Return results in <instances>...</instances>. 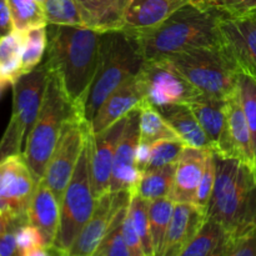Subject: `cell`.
<instances>
[{
	"instance_id": "8",
	"label": "cell",
	"mask_w": 256,
	"mask_h": 256,
	"mask_svg": "<svg viewBox=\"0 0 256 256\" xmlns=\"http://www.w3.org/2000/svg\"><path fill=\"white\" fill-rule=\"evenodd\" d=\"M92 136L90 132L60 202V225L52 249L55 254L69 255L78 235L94 212L96 200L92 195L90 178Z\"/></svg>"
},
{
	"instance_id": "20",
	"label": "cell",
	"mask_w": 256,
	"mask_h": 256,
	"mask_svg": "<svg viewBox=\"0 0 256 256\" xmlns=\"http://www.w3.org/2000/svg\"><path fill=\"white\" fill-rule=\"evenodd\" d=\"M190 0H122V29H150L164 22Z\"/></svg>"
},
{
	"instance_id": "23",
	"label": "cell",
	"mask_w": 256,
	"mask_h": 256,
	"mask_svg": "<svg viewBox=\"0 0 256 256\" xmlns=\"http://www.w3.org/2000/svg\"><path fill=\"white\" fill-rule=\"evenodd\" d=\"M226 114L230 136H232V144L236 150L238 159L249 165L256 172L252 132H250L249 125H248L246 118H245L238 89L226 98Z\"/></svg>"
},
{
	"instance_id": "26",
	"label": "cell",
	"mask_w": 256,
	"mask_h": 256,
	"mask_svg": "<svg viewBox=\"0 0 256 256\" xmlns=\"http://www.w3.org/2000/svg\"><path fill=\"white\" fill-rule=\"evenodd\" d=\"M24 32L12 30L0 38V79L12 85L22 75V52Z\"/></svg>"
},
{
	"instance_id": "35",
	"label": "cell",
	"mask_w": 256,
	"mask_h": 256,
	"mask_svg": "<svg viewBox=\"0 0 256 256\" xmlns=\"http://www.w3.org/2000/svg\"><path fill=\"white\" fill-rule=\"evenodd\" d=\"M238 92L252 132L256 164V78L240 70L238 75Z\"/></svg>"
},
{
	"instance_id": "33",
	"label": "cell",
	"mask_w": 256,
	"mask_h": 256,
	"mask_svg": "<svg viewBox=\"0 0 256 256\" xmlns=\"http://www.w3.org/2000/svg\"><path fill=\"white\" fill-rule=\"evenodd\" d=\"M149 204V200L144 199L136 194L132 195L128 212H129L132 224H134L138 235L140 238L144 255L154 256V246H152V234H150Z\"/></svg>"
},
{
	"instance_id": "31",
	"label": "cell",
	"mask_w": 256,
	"mask_h": 256,
	"mask_svg": "<svg viewBox=\"0 0 256 256\" xmlns=\"http://www.w3.org/2000/svg\"><path fill=\"white\" fill-rule=\"evenodd\" d=\"M14 29L26 32L36 26H46L42 5L38 0H9Z\"/></svg>"
},
{
	"instance_id": "21",
	"label": "cell",
	"mask_w": 256,
	"mask_h": 256,
	"mask_svg": "<svg viewBox=\"0 0 256 256\" xmlns=\"http://www.w3.org/2000/svg\"><path fill=\"white\" fill-rule=\"evenodd\" d=\"M28 222L39 230L45 246L52 250L60 225V204L44 180L38 182L30 200Z\"/></svg>"
},
{
	"instance_id": "45",
	"label": "cell",
	"mask_w": 256,
	"mask_h": 256,
	"mask_svg": "<svg viewBox=\"0 0 256 256\" xmlns=\"http://www.w3.org/2000/svg\"><path fill=\"white\" fill-rule=\"evenodd\" d=\"M10 226H12V222H10V219L6 216V215H4L2 212H0V235L4 234L6 230H9Z\"/></svg>"
},
{
	"instance_id": "14",
	"label": "cell",
	"mask_w": 256,
	"mask_h": 256,
	"mask_svg": "<svg viewBox=\"0 0 256 256\" xmlns=\"http://www.w3.org/2000/svg\"><path fill=\"white\" fill-rule=\"evenodd\" d=\"M224 45L242 72L256 78V12L242 16H220Z\"/></svg>"
},
{
	"instance_id": "15",
	"label": "cell",
	"mask_w": 256,
	"mask_h": 256,
	"mask_svg": "<svg viewBox=\"0 0 256 256\" xmlns=\"http://www.w3.org/2000/svg\"><path fill=\"white\" fill-rule=\"evenodd\" d=\"M129 115V114H128ZM128 115L102 132L92 134L90 150V178L95 200L110 192L112 162L128 122Z\"/></svg>"
},
{
	"instance_id": "48",
	"label": "cell",
	"mask_w": 256,
	"mask_h": 256,
	"mask_svg": "<svg viewBox=\"0 0 256 256\" xmlns=\"http://www.w3.org/2000/svg\"><path fill=\"white\" fill-rule=\"evenodd\" d=\"M38 2H40V4H42V2H45V0H38Z\"/></svg>"
},
{
	"instance_id": "19",
	"label": "cell",
	"mask_w": 256,
	"mask_h": 256,
	"mask_svg": "<svg viewBox=\"0 0 256 256\" xmlns=\"http://www.w3.org/2000/svg\"><path fill=\"white\" fill-rule=\"evenodd\" d=\"M208 215L192 202H175L162 256H182Z\"/></svg>"
},
{
	"instance_id": "42",
	"label": "cell",
	"mask_w": 256,
	"mask_h": 256,
	"mask_svg": "<svg viewBox=\"0 0 256 256\" xmlns=\"http://www.w3.org/2000/svg\"><path fill=\"white\" fill-rule=\"evenodd\" d=\"M15 229L16 228H10L4 234L0 235V256L18 255Z\"/></svg>"
},
{
	"instance_id": "41",
	"label": "cell",
	"mask_w": 256,
	"mask_h": 256,
	"mask_svg": "<svg viewBox=\"0 0 256 256\" xmlns=\"http://www.w3.org/2000/svg\"><path fill=\"white\" fill-rule=\"evenodd\" d=\"M122 234H124L125 242H126L128 248L132 252V256H145L144 252H142V242H140V238L138 235L134 224H132L129 212L126 214L124 222H122Z\"/></svg>"
},
{
	"instance_id": "18",
	"label": "cell",
	"mask_w": 256,
	"mask_h": 256,
	"mask_svg": "<svg viewBox=\"0 0 256 256\" xmlns=\"http://www.w3.org/2000/svg\"><path fill=\"white\" fill-rule=\"evenodd\" d=\"M209 152L210 150L199 149L190 145L184 148L179 162H176L174 184L168 196L170 200L174 202L194 204Z\"/></svg>"
},
{
	"instance_id": "30",
	"label": "cell",
	"mask_w": 256,
	"mask_h": 256,
	"mask_svg": "<svg viewBox=\"0 0 256 256\" xmlns=\"http://www.w3.org/2000/svg\"><path fill=\"white\" fill-rule=\"evenodd\" d=\"M129 204L130 202L122 205L115 212L106 235L95 252L94 256H132L122 234V222L129 210Z\"/></svg>"
},
{
	"instance_id": "37",
	"label": "cell",
	"mask_w": 256,
	"mask_h": 256,
	"mask_svg": "<svg viewBox=\"0 0 256 256\" xmlns=\"http://www.w3.org/2000/svg\"><path fill=\"white\" fill-rule=\"evenodd\" d=\"M18 255L20 256H46L50 249L45 246L42 235L39 230L29 222L19 225L15 229Z\"/></svg>"
},
{
	"instance_id": "39",
	"label": "cell",
	"mask_w": 256,
	"mask_h": 256,
	"mask_svg": "<svg viewBox=\"0 0 256 256\" xmlns=\"http://www.w3.org/2000/svg\"><path fill=\"white\" fill-rule=\"evenodd\" d=\"M215 184V156L214 152L210 150L208 154L206 162H205V169L202 172V178L200 180L199 188H198L196 196H195L194 205H196L205 214L208 212V205L212 199V190Z\"/></svg>"
},
{
	"instance_id": "9",
	"label": "cell",
	"mask_w": 256,
	"mask_h": 256,
	"mask_svg": "<svg viewBox=\"0 0 256 256\" xmlns=\"http://www.w3.org/2000/svg\"><path fill=\"white\" fill-rule=\"evenodd\" d=\"M90 132V122H86L79 112H75L62 125L60 136L42 178L45 184L54 192L59 204L72 180Z\"/></svg>"
},
{
	"instance_id": "13",
	"label": "cell",
	"mask_w": 256,
	"mask_h": 256,
	"mask_svg": "<svg viewBox=\"0 0 256 256\" xmlns=\"http://www.w3.org/2000/svg\"><path fill=\"white\" fill-rule=\"evenodd\" d=\"M188 105L206 134L212 152L222 158L238 159L228 124L226 99L202 92Z\"/></svg>"
},
{
	"instance_id": "25",
	"label": "cell",
	"mask_w": 256,
	"mask_h": 256,
	"mask_svg": "<svg viewBox=\"0 0 256 256\" xmlns=\"http://www.w3.org/2000/svg\"><path fill=\"white\" fill-rule=\"evenodd\" d=\"M80 14L85 26L98 32L122 29V0H92Z\"/></svg>"
},
{
	"instance_id": "2",
	"label": "cell",
	"mask_w": 256,
	"mask_h": 256,
	"mask_svg": "<svg viewBox=\"0 0 256 256\" xmlns=\"http://www.w3.org/2000/svg\"><path fill=\"white\" fill-rule=\"evenodd\" d=\"M219 22V14L189 2L156 26L129 32L136 39L145 62L160 60L194 48L224 45Z\"/></svg>"
},
{
	"instance_id": "4",
	"label": "cell",
	"mask_w": 256,
	"mask_h": 256,
	"mask_svg": "<svg viewBox=\"0 0 256 256\" xmlns=\"http://www.w3.org/2000/svg\"><path fill=\"white\" fill-rule=\"evenodd\" d=\"M144 62L142 50L132 32L124 29L100 32L99 62L82 108L84 119L92 122L105 99L122 82L138 75Z\"/></svg>"
},
{
	"instance_id": "36",
	"label": "cell",
	"mask_w": 256,
	"mask_h": 256,
	"mask_svg": "<svg viewBox=\"0 0 256 256\" xmlns=\"http://www.w3.org/2000/svg\"><path fill=\"white\" fill-rule=\"evenodd\" d=\"M186 142L182 139H162L150 144V159L145 172L176 164Z\"/></svg>"
},
{
	"instance_id": "22",
	"label": "cell",
	"mask_w": 256,
	"mask_h": 256,
	"mask_svg": "<svg viewBox=\"0 0 256 256\" xmlns=\"http://www.w3.org/2000/svg\"><path fill=\"white\" fill-rule=\"evenodd\" d=\"M175 130L179 138L190 146L212 150V144L196 116L188 104H166L155 106Z\"/></svg>"
},
{
	"instance_id": "3",
	"label": "cell",
	"mask_w": 256,
	"mask_h": 256,
	"mask_svg": "<svg viewBox=\"0 0 256 256\" xmlns=\"http://www.w3.org/2000/svg\"><path fill=\"white\" fill-rule=\"evenodd\" d=\"M214 156L215 184L206 215L234 239L256 228V172L236 158Z\"/></svg>"
},
{
	"instance_id": "17",
	"label": "cell",
	"mask_w": 256,
	"mask_h": 256,
	"mask_svg": "<svg viewBox=\"0 0 256 256\" xmlns=\"http://www.w3.org/2000/svg\"><path fill=\"white\" fill-rule=\"evenodd\" d=\"M144 104H146L144 92L135 75L134 78H130L122 82L105 99L90 122L92 132L96 134L102 132Z\"/></svg>"
},
{
	"instance_id": "47",
	"label": "cell",
	"mask_w": 256,
	"mask_h": 256,
	"mask_svg": "<svg viewBox=\"0 0 256 256\" xmlns=\"http://www.w3.org/2000/svg\"><path fill=\"white\" fill-rule=\"evenodd\" d=\"M8 82H4V80H2L0 79V96H2V92H4L5 89H6V86H8Z\"/></svg>"
},
{
	"instance_id": "10",
	"label": "cell",
	"mask_w": 256,
	"mask_h": 256,
	"mask_svg": "<svg viewBox=\"0 0 256 256\" xmlns=\"http://www.w3.org/2000/svg\"><path fill=\"white\" fill-rule=\"evenodd\" d=\"M145 100L154 106L189 104L202 92L162 60H146L138 72Z\"/></svg>"
},
{
	"instance_id": "34",
	"label": "cell",
	"mask_w": 256,
	"mask_h": 256,
	"mask_svg": "<svg viewBox=\"0 0 256 256\" xmlns=\"http://www.w3.org/2000/svg\"><path fill=\"white\" fill-rule=\"evenodd\" d=\"M42 9L49 25L85 26L76 0H45Z\"/></svg>"
},
{
	"instance_id": "1",
	"label": "cell",
	"mask_w": 256,
	"mask_h": 256,
	"mask_svg": "<svg viewBox=\"0 0 256 256\" xmlns=\"http://www.w3.org/2000/svg\"><path fill=\"white\" fill-rule=\"evenodd\" d=\"M100 32L72 25H50L49 29L45 64L80 114L96 72Z\"/></svg>"
},
{
	"instance_id": "27",
	"label": "cell",
	"mask_w": 256,
	"mask_h": 256,
	"mask_svg": "<svg viewBox=\"0 0 256 256\" xmlns=\"http://www.w3.org/2000/svg\"><path fill=\"white\" fill-rule=\"evenodd\" d=\"M175 202L169 198L152 200L149 204L150 234H152L154 255L162 256L168 229L172 222Z\"/></svg>"
},
{
	"instance_id": "44",
	"label": "cell",
	"mask_w": 256,
	"mask_h": 256,
	"mask_svg": "<svg viewBox=\"0 0 256 256\" xmlns=\"http://www.w3.org/2000/svg\"><path fill=\"white\" fill-rule=\"evenodd\" d=\"M150 159V144L140 142L136 149V166L139 172H144Z\"/></svg>"
},
{
	"instance_id": "24",
	"label": "cell",
	"mask_w": 256,
	"mask_h": 256,
	"mask_svg": "<svg viewBox=\"0 0 256 256\" xmlns=\"http://www.w3.org/2000/svg\"><path fill=\"white\" fill-rule=\"evenodd\" d=\"M230 242L229 230L222 222L206 218L182 256H228Z\"/></svg>"
},
{
	"instance_id": "7",
	"label": "cell",
	"mask_w": 256,
	"mask_h": 256,
	"mask_svg": "<svg viewBox=\"0 0 256 256\" xmlns=\"http://www.w3.org/2000/svg\"><path fill=\"white\" fill-rule=\"evenodd\" d=\"M49 78L50 72L44 62L12 84V116L0 140V162L22 154L28 135L42 109Z\"/></svg>"
},
{
	"instance_id": "28",
	"label": "cell",
	"mask_w": 256,
	"mask_h": 256,
	"mask_svg": "<svg viewBox=\"0 0 256 256\" xmlns=\"http://www.w3.org/2000/svg\"><path fill=\"white\" fill-rule=\"evenodd\" d=\"M175 169L176 164H170L159 169L144 172L135 194L149 202L160 198H168L174 184Z\"/></svg>"
},
{
	"instance_id": "46",
	"label": "cell",
	"mask_w": 256,
	"mask_h": 256,
	"mask_svg": "<svg viewBox=\"0 0 256 256\" xmlns=\"http://www.w3.org/2000/svg\"><path fill=\"white\" fill-rule=\"evenodd\" d=\"M76 2H78V5H79V10L80 12H82V10L89 5V2H92V0H76Z\"/></svg>"
},
{
	"instance_id": "32",
	"label": "cell",
	"mask_w": 256,
	"mask_h": 256,
	"mask_svg": "<svg viewBox=\"0 0 256 256\" xmlns=\"http://www.w3.org/2000/svg\"><path fill=\"white\" fill-rule=\"evenodd\" d=\"M48 48L46 26H36L24 32V44L22 52V74L34 70L42 62Z\"/></svg>"
},
{
	"instance_id": "12",
	"label": "cell",
	"mask_w": 256,
	"mask_h": 256,
	"mask_svg": "<svg viewBox=\"0 0 256 256\" xmlns=\"http://www.w3.org/2000/svg\"><path fill=\"white\" fill-rule=\"evenodd\" d=\"M140 142V108L134 109L128 115L124 132L114 155L110 192H136L142 172L136 166V149Z\"/></svg>"
},
{
	"instance_id": "11",
	"label": "cell",
	"mask_w": 256,
	"mask_h": 256,
	"mask_svg": "<svg viewBox=\"0 0 256 256\" xmlns=\"http://www.w3.org/2000/svg\"><path fill=\"white\" fill-rule=\"evenodd\" d=\"M2 170V200L12 225L28 222V208L36 188L34 178L22 155H12L0 162Z\"/></svg>"
},
{
	"instance_id": "16",
	"label": "cell",
	"mask_w": 256,
	"mask_h": 256,
	"mask_svg": "<svg viewBox=\"0 0 256 256\" xmlns=\"http://www.w3.org/2000/svg\"><path fill=\"white\" fill-rule=\"evenodd\" d=\"M129 192H108L104 196L99 198L95 202L94 212L89 222L85 224L80 234L78 235L72 250L70 256H92L102 244V239L106 235L109 225L112 222L115 212L122 205L130 202Z\"/></svg>"
},
{
	"instance_id": "5",
	"label": "cell",
	"mask_w": 256,
	"mask_h": 256,
	"mask_svg": "<svg viewBox=\"0 0 256 256\" xmlns=\"http://www.w3.org/2000/svg\"><path fill=\"white\" fill-rule=\"evenodd\" d=\"M160 60L202 94L226 99L238 89L240 69L225 45L194 48Z\"/></svg>"
},
{
	"instance_id": "6",
	"label": "cell",
	"mask_w": 256,
	"mask_h": 256,
	"mask_svg": "<svg viewBox=\"0 0 256 256\" xmlns=\"http://www.w3.org/2000/svg\"><path fill=\"white\" fill-rule=\"evenodd\" d=\"M75 112L78 110L68 100L59 79L50 72L42 109L22 150V158L36 184L44 178L62 125Z\"/></svg>"
},
{
	"instance_id": "29",
	"label": "cell",
	"mask_w": 256,
	"mask_h": 256,
	"mask_svg": "<svg viewBox=\"0 0 256 256\" xmlns=\"http://www.w3.org/2000/svg\"><path fill=\"white\" fill-rule=\"evenodd\" d=\"M162 139H180L154 105L146 104L140 108V142L152 144Z\"/></svg>"
},
{
	"instance_id": "43",
	"label": "cell",
	"mask_w": 256,
	"mask_h": 256,
	"mask_svg": "<svg viewBox=\"0 0 256 256\" xmlns=\"http://www.w3.org/2000/svg\"><path fill=\"white\" fill-rule=\"evenodd\" d=\"M14 30L9 0H0V38Z\"/></svg>"
},
{
	"instance_id": "40",
	"label": "cell",
	"mask_w": 256,
	"mask_h": 256,
	"mask_svg": "<svg viewBox=\"0 0 256 256\" xmlns=\"http://www.w3.org/2000/svg\"><path fill=\"white\" fill-rule=\"evenodd\" d=\"M228 256H256V228L232 239Z\"/></svg>"
},
{
	"instance_id": "38",
	"label": "cell",
	"mask_w": 256,
	"mask_h": 256,
	"mask_svg": "<svg viewBox=\"0 0 256 256\" xmlns=\"http://www.w3.org/2000/svg\"><path fill=\"white\" fill-rule=\"evenodd\" d=\"M190 2L220 16H242L256 12V0H190Z\"/></svg>"
}]
</instances>
